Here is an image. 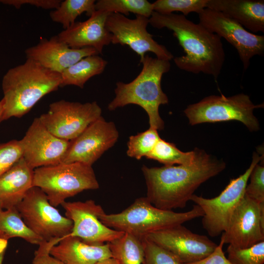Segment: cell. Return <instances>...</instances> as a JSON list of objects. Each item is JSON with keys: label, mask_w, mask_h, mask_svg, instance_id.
I'll use <instances>...</instances> for the list:
<instances>
[{"label": "cell", "mask_w": 264, "mask_h": 264, "mask_svg": "<svg viewBox=\"0 0 264 264\" xmlns=\"http://www.w3.org/2000/svg\"><path fill=\"white\" fill-rule=\"evenodd\" d=\"M195 157V150L187 152H182L173 143L167 142L161 138L146 156L147 158L156 160L165 166L175 164H190L193 162Z\"/></svg>", "instance_id": "obj_27"}, {"label": "cell", "mask_w": 264, "mask_h": 264, "mask_svg": "<svg viewBox=\"0 0 264 264\" xmlns=\"http://www.w3.org/2000/svg\"><path fill=\"white\" fill-rule=\"evenodd\" d=\"M62 238H54L49 241H43L34 252L32 264H65L61 260L51 256L50 248L57 244Z\"/></svg>", "instance_id": "obj_35"}, {"label": "cell", "mask_w": 264, "mask_h": 264, "mask_svg": "<svg viewBox=\"0 0 264 264\" xmlns=\"http://www.w3.org/2000/svg\"><path fill=\"white\" fill-rule=\"evenodd\" d=\"M20 141L22 157L33 169L61 163L69 144L49 132L39 117L34 119Z\"/></svg>", "instance_id": "obj_17"}, {"label": "cell", "mask_w": 264, "mask_h": 264, "mask_svg": "<svg viewBox=\"0 0 264 264\" xmlns=\"http://www.w3.org/2000/svg\"><path fill=\"white\" fill-rule=\"evenodd\" d=\"M15 237L39 245L43 241L25 224L16 207L0 210V239L7 241Z\"/></svg>", "instance_id": "obj_24"}, {"label": "cell", "mask_w": 264, "mask_h": 264, "mask_svg": "<svg viewBox=\"0 0 264 264\" xmlns=\"http://www.w3.org/2000/svg\"><path fill=\"white\" fill-rule=\"evenodd\" d=\"M160 138L157 130L151 127L143 132L131 136L128 142L127 155L138 160L146 157Z\"/></svg>", "instance_id": "obj_29"}, {"label": "cell", "mask_w": 264, "mask_h": 264, "mask_svg": "<svg viewBox=\"0 0 264 264\" xmlns=\"http://www.w3.org/2000/svg\"><path fill=\"white\" fill-rule=\"evenodd\" d=\"M199 23L210 32L223 38L237 50L244 70L256 55L264 53V36L247 30L224 14L207 8L198 14Z\"/></svg>", "instance_id": "obj_12"}, {"label": "cell", "mask_w": 264, "mask_h": 264, "mask_svg": "<svg viewBox=\"0 0 264 264\" xmlns=\"http://www.w3.org/2000/svg\"><path fill=\"white\" fill-rule=\"evenodd\" d=\"M193 162L187 165L148 167L142 171L146 198L154 206L172 210L184 208L199 186L225 168V163L196 148Z\"/></svg>", "instance_id": "obj_1"}, {"label": "cell", "mask_w": 264, "mask_h": 264, "mask_svg": "<svg viewBox=\"0 0 264 264\" xmlns=\"http://www.w3.org/2000/svg\"><path fill=\"white\" fill-rule=\"evenodd\" d=\"M22 157L20 140H12L0 144V176Z\"/></svg>", "instance_id": "obj_33"}, {"label": "cell", "mask_w": 264, "mask_h": 264, "mask_svg": "<svg viewBox=\"0 0 264 264\" xmlns=\"http://www.w3.org/2000/svg\"><path fill=\"white\" fill-rule=\"evenodd\" d=\"M33 186L40 188L56 207L87 190L99 187L92 166L80 162L43 166L34 171Z\"/></svg>", "instance_id": "obj_6"}, {"label": "cell", "mask_w": 264, "mask_h": 264, "mask_svg": "<svg viewBox=\"0 0 264 264\" xmlns=\"http://www.w3.org/2000/svg\"><path fill=\"white\" fill-rule=\"evenodd\" d=\"M34 169L22 157L0 176V204L2 209L16 207L33 186Z\"/></svg>", "instance_id": "obj_22"}, {"label": "cell", "mask_w": 264, "mask_h": 264, "mask_svg": "<svg viewBox=\"0 0 264 264\" xmlns=\"http://www.w3.org/2000/svg\"><path fill=\"white\" fill-rule=\"evenodd\" d=\"M6 247L0 251V264H2Z\"/></svg>", "instance_id": "obj_40"}, {"label": "cell", "mask_w": 264, "mask_h": 264, "mask_svg": "<svg viewBox=\"0 0 264 264\" xmlns=\"http://www.w3.org/2000/svg\"><path fill=\"white\" fill-rule=\"evenodd\" d=\"M107 63L98 55L82 58L61 73L60 87L73 85L83 88L90 78L104 71Z\"/></svg>", "instance_id": "obj_23"}, {"label": "cell", "mask_w": 264, "mask_h": 264, "mask_svg": "<svg viewBox=\"0 0 264 264\" xmlns=\"http://www.w3.org/2000/svg\"><path fill=\"white\" fill-rule=\"evenodd\" d=\"M149 23L154 28H167L173 32L185 53L174 59L178 68L194 74L201 72L217 79L225 58L219 36L182 14L154 11L149 18Z\"/></svg>", "instance_id": "obj_2"}, {"label": "cell", "mask_w": 264, "mask_h": 264, "mask_svg": "<svg viewBox=\"0 0 264 264\" xmlns=\"http://www.w3.org/2000/svg\"><path fill=\"white\" fill-rule=\"evenodd\" d=\"M221 236L224 244L239 248H247L264 241V203L244 194Z\"/></svg>", "instance_id": "obj_13"}, {"label": "cell", "mask_w": 264, "mask_h": 264, "mask_svg": "<svg viewBox=\"0 0 264 264\" xmlns=\"http://www.w3.org/2000/svg\"><path fill=\"white\" fill-rule=\"evenodd\" d=\"M224 244V239L221 236L219 244L211 254L200 261L186 264H231L223 251Z\"/></svg>", "instance_id": "obj_37"}, {"label": "cell", "mask_w": 264, "mask_h": 264, "mask_svg": "<svg viewBox=\"0 0 264 264\" xmlns=\"http://www.w3.org/2000/svg\"><path fill=\"white\" fill-rule=\"evenodd\" d=\"M149 18L136 15L134 19L116 13H110L108 15L106 26L111 34L113 44L129 46L140 56V61L148 52L154 53L157 58L171 61L173 54L163 45L159 44L148 32L147 27Z\"/></svg>", "instance_id": "obj_11"}, {"label": "cell", "mask_w": 264, "mask_h": 264, "mask_svg": "<svg viewBox=\"0 0 264 264\" xmlns=\"http://www.w3.org/2000/svg\"><path fill=\"white\" fill-rule=\"evenodd\" d=\"M226 252L231 264H264V241L245 248L229 245Z\"/></svg>", "instance_id": "obj_31"}, {"label": "cell", "mask_w": 264, "mask_h": 264, "mask_svg": "<svg viewBox=\"0 0 264 264\" xmlns=\"http://www.w3.org/2000/svg\"><path fill=\"white\" fill-rule=\"evenodd\" d=\"M16 207L26 226L44 241L62 238L71 231L72 221L63 216L38 187L32 186Z\"/></svg>", "instance_id": "obj_9"}, {"label": "cell", "mask_w": 264, "mask_h": 264, "mask_svg": "<svg viewBox=\"0 0 264 264\" xmlns=\"http://www.w3.org/2000/svg\"><path fill=\"white\" fill-rule=\"evenodd\" d=\"M250 181L247 184L244 194L259 203H264V166L257 164L250 175Z\"/></svg>", "instance_id": "obj_34"}, {"label": "cell", "mask_w": 264, "mask_h": 264, "mask_svg": "<svg viewBox=\"0 0 264 264\" xmlns=\"http://www.w3.org/2000/svg\"><path fill=\"white\" fill-rule=\"evenodd\" d=\"M208 0H157L152 3L153 10L162 14L178 11L186 16L191 12L199 13L207 7Z\"/></svg>", "instance_id": "obj_30"}, {"label": "cell", "mask_w": 264, "mask_h": 264, "mask_svg": "<svg viewBox=\"0 0 264 264\" xmlns=\"http://www.w3.org/2000/svg\"><path fill=\"white\" fill-rule=\"evenodd\" d=\"M107 243L112 258L119 264H142L144 258L142 239L124 233L122 236Z\"/></svg>", "instance_id": "obj_25"}, {"label": "cell", "mask_w": 264, "mask_h": 264, "mask_svg": "<svg viewBox=\"0 0 264 264\" xmlns=\"http://www.w3.org/2000/svg\"><path fill=\"white\" fill-rule=\"evenodd\" d=\"M2 209L1 206V205H0V210H2Z\"/></svg>", "instance_id": "obj_41"}, {"label": "cell", "mask_w": 264, "mask_h": 264, "mask_svg": "<svg viewBox=\"0 0 264 264\" xmlns=\"http://www.w3.org/2000/svg\"><path fill=\"white\" fill-rule=\"evenodd\" d=\"M96 101L81 103L61 100L50 104L47 112L39 118L53 135L70 141L78 136L101 116Z\"/></svg>", "instance_id": "obj_10"}, {"label": "cell", "mask_w": 264, "mask_h": 264, "mask_svg": "<svg viewBox=\"0 0 264 264\" xmlns=\"http://www.w3.org/2000/svg\"><path fill=\"white\" fill-rule=\"evenodd\" d=\"M144 258L142 264H184L169 251L143 238Z\"/></svg>", "instance_id": "obj_32"}, {"label": "cell", "mask_w": 264, "mask_h": 264, "mask_svg": "<svg viewBox=\"0 0 264 264\" xmlns=\"http://www.w3.org/2000/svg\"><path fill=\"white\" fill-rule=\"evenodd\" d=\"M263 107V104L255 105L250 97L243 93L228 97L221 94L206 96L197 103L188 105L184 113L191 125L238 121L242 123L250 131L256 132L260 129V124L253 111Z\"/></svg>", "instance_id": "obj_7"}, {"label": "cell", "mask_w": 264, "mask_h": 264, "mask_svg": "<svg viewBox=\"0 0 264 264\" xmlns=\"http://www.w3.org/2000/svg\"><path fill=\"white\" fill-rule=\"evenodd\" d=\"M97 264H119V263L115 259L111 257L99 261Z\"/></svg>", "instance_id": "obj_38"}, {"label": "cell", "mask_w": 264, "mask_h": 264, "mask_svg": "<svg viewBox=\"0 0 264 264\" xmlns=\"http://www.w3.org/2000/svg\"><path fill=\"white\" fill-rule=\"evenodd\" d=\"M61 205L65 215L73 223L68 236L77 237L89 244L109 242L122 236L124 232L117 231L104 225L99 216L105 213L102 206L92 199L86 201H65Z\"/></svg>", "instance_id": "obj_15"}, {"label": "cell", "mask_w": 264, "mask_h": 264, "mask_svg": "<svg viewBox=\"0 0 264 264\" xmlns=\"http://www.w3.org/2000/svg\"><path fill=\"white\" fill-rule=\"evenodd\" d=\"M95 2L94 0H62L59 7L50 12L49 16L53 22L62 24L66 29L83 13L89 17L96 10Z\"/></svg>", "instance_id": "obj_26"}, {"label": "cell", "mask_w": 264, "mask_h": 264, "mask_svg": "<svg viewBox=\"0 0 264 264\" xmlns=\"http://www.w3.org/2000/svg\"><path fill=\"white\" fill-rule=\"evenodd\" d=\"M261 159L259 154L254 152L248 168L237 178L231 179L219 196L211 198L195 194L192 196L190 200L203 211L202 226L210 236H218L225 231L234 210L244 195L251 171Z\"/></svg>", "instance_id": "obj_8"}, {"label": "cell", "mask_w": 264, "mask_h": 264, "mask_svg": "<svg viewBox=\"0 0 264 264\" xmlns=\"http://www.w3.org/2000/svg\"><path fill=\"white\" fill-rule=\"evenodd\" d=\"M61 0H0V3L12 6L19 9L24 4L31 5L44 9H55L57 8Z\"/></svg>", "instance_id": "obj_36"}, {"label": "cell", "mask_w": 264, "mask_h": 264, "mask_svg": "<svg viewBox=\"0 0 264 264\" xmlns=\"http://www.w3.org/2000/svg\"><path fill=\"white\" fill-rule=\"evenodd\" d=\"M203 215L196 204L189 211L175 212L154 206L145 197L136 198L119 213L102 214L99 220L109 228L143 239L152 232L182 224Z\"/></svg>", "instance_id": "obj_5"}, {"label": "cell", "mask_w": 264, "mask_h": 264, "mask_svg": "<svg viewBox=\"0 0 264 264\" xmlns=\"http://www.w3.org/2000/svg\"><path fill=\"white\" fill-rule=\"evenodd\" d=\"M96 10L116 13L129 15L132 13L136 15L150 18L154 12L152 3L146 0H99L95 4Z\"/></svg>", "instance_id": "obj_28"}, {"label": "cell", "mask_w": 264, "mask_h": 264, "mask_svg": "<svg viewBox=\"0 0 264 264\" xmlns=\"http://www.w3.org/2000/svg\"><path fill=\"white\" fill-rule=\"evenodd\" d=\"M140 63L142 69L134 79L128 83L116 84L115 96L108 104V109L114 110L129 104L138 105L147 112L150 127L161 130L164 123L159 113V108L168 104L169 100L162 89L161 82L163 74L169 71L171 64L169 61L148 55H145Z\"/></svg>", "instance_id": "obj_4"}, {"label": "cell", "mask_w": 264, "mask_h": 264, "mask_svg": "<svg viewBox=\"0 0 264 264\" xmlns=\"http://www.w3.org/2000/svg\"><path fill=\"white\" fill-rule=\"evenodd\" d=\"M4 115V101L3 99L0 100V123L3 120Z\"/></svg>", "instance_id": "obj_39"}, {"label": "cell", "mask_w": 264, "mask_h": 264, "mask_svg": "<svg viewBox=\"0 0 264 264\" xmlns=\"http://www.w3.org/2000/svg\"><path fill=\"white\" fill-rule=\"evenodd\" d=\"M26 59L32 60L44 67L61 73L82 58L98 52L93 48H72L60 41L57 35L49 39H42L35 45L25 50Z\"/></svg>", "instance_id": "obj_18"}, {"label": "cell", "mask_w": 264, "mask_h": 264, "mask_svg": "<svg viewBox=\"0 0 264 264\" xmlns=\"http://www.w3.org/2000/svg\"><path fill=\"white\" fill-rule=\"evenodd\" d=\"M206 8L224 14L251 33L264 32V0H208Z\"/></svg>", "instance_id": "obj_20"}, {"label": "cell", "mask_w": 264, "mask_h": 264, "mask_svg": "<svg viewBox=\"0 0 264 264\" xmlns=\"http://www.w3.org/2000/svg\"><path fill=\"white\" fill-rule=\"evenodd\" d=\"M144 238L169 251L184 264L205 258L218 245L206 236L193 233L182 224L152 232Z\"/></svg>", "instance_id": "obj_16"}, {"label": "cell", "mask_w": 264, "mask_h": 264, "mask_svg": "<svg viewBox=\"0 0 264 264\" xmlns=\"http://www.w3.org/2000/svg\"><path fill=\"white\" fill-rule=\"evenodd\" d=\"M61 73L26 59L24 63L9 69L3 75V120L21 117L45 95L60 87Z\"/></svg>", "instance_id": "obj_3"}, {"label": "cell", "mask_w": 264, "mask_h": 264, "mask_svg": "<svg viewBox=\"0 0 264 264\" xmlns=\"http://www.w3.org/2000/svg\"><path fill=\"white\" fill-rule=\"evenodd\" d=\"M110 13L105 11L95 10L88 20L75 22L60 32L57 36L71 48L92 47L99 54H102L104 47L111 42V34L106 26Z\"/></svg>", "instance_id": "obj_19"}, {"label": "cell", "mask_w": 264, "mask_h": 264, "mask_svg": "<svg viewBox=\"0 0 264 264\" xmlns=\"http://www.w3.org/2000/svg\"><path fill=\"white\" fill-rule=\"evenodd\" d=\"M49 253L65 264H97L112 257L107 243L89 244L77 237L68 235L53 246Z\"/></svg>", "instance_id": "obj_21"}, {"label": "cell", "mask_w": 264, "mask_h": 264, "mask_svg": "<svg viewBox=\"0 0 264 264\" xmlns=\"http://www.w3.org/2000/svg\"><path fill=\"white\" fill-rule=\"evenodd\" d=\"M118 136L114 123L107 122L101 116L69 141L61 163L80 162L92 166L114 145Z\"/></svg>", "instance_id": "obj_14"}]
</instances>
